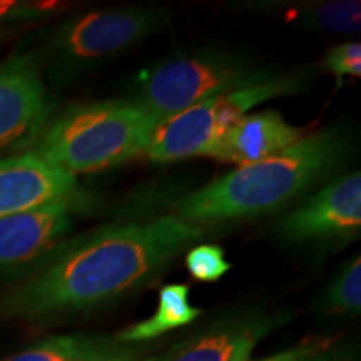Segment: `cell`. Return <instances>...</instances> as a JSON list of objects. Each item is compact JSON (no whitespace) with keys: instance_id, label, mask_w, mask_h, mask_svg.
I'll return each instance as SVG.
<instances>
[{"instance_id":"obj_1","label":"cell","mask_w":361,"mask_h":361,"mask_svg":"<svg viewBox=\"0 0 361 361\" xmlns=\"http://www.w3.org/2000/svg\"><path fill=\"white\" fill-rule=\"evenodd\" d=\"M207 231L174 214L104 226L0 298V316L40 319L102 308L154 283Z\"/></svg>"},{"instance_id":"obj_2","label":"cell","mask_w":361,"mask_h":361,"mask_svg":"<svg viewBox=\"0 0 361 361\" xmlns=\"http://www.w3.org/2000/svg\"><path fill=\"white\" fill-rule=\"evenodd\" d=\"M351 151L341 126L303 135L286 151L224 174L176 202L173 214L209 228L271 214L335 173Z\"/></svg>"},{"instance_id":"obj_3","label":"cell","mask_w":361,"mask_h":361,"mask_svg":"<svg viewBox=\"0 0 361 361\" xmlns=\"http://www.w3.org/2000/svg\"><path fill=\"white\" fill-rule=\"evenodd\" d=\"M157 123L130 99L80 104L51 121L30 151L72 176L99 173L144 154Z\"/></svg>"},{"instance_id":"obj_4","label":"cell","mask_w":361,"mask_h":361,"mask_svg":"<svg viewBox=\"0 0 361 361\" xmlns=\"http://www.w3.org/2000/svg\"><path fill=\"white\" fill-rule=\"evenodd\" d=\"M246 57L224 49H202L144 71L135 79L130 101L157 121L168 119L206 99L246 89L273 78Z\"/></svg>"},{"instance_id":"obj_5","label":"cell","mask_w":361,"mask_h":361,"mask_svg":"<svg viewBox=\"0 0 361 361\" xmlns=\"http://www.w3.org/2000/svg\"><path fill=\"white\" fill-rule=\"evenodd\" d=\"M166 19L159 8L134 6L97 8L62 22L49 42L51 78L71 82L144 42Z\"/></svg>"},{"instance_id":"obj_6","label":"cell","mask_w":361,"mask_h":361,"mask_svg":"<svg viewBox=\"0 0 361 361\" xmlns=\"http://www.w3.org/2000/svg\"><path fill=\"white\" fill-rule=\"evenodd\" d=\"M361 233L360 171L338 176L279 221L284 243H348Z\"/></svg>"},{"instance_id":"obj_7","label":"cell","mask_w":361,"mask_h":361,"mask_svg":"<svg viewBox=\"0 0 361 361\" xmlns=\"http://www.w3.org/2000/svg\"><path fill=\"white\" fill-rule=\"evenodd\" d=\"M52 104L30 54L0 61V154L34 146L51 123Z\"/></svg>"},{"instance_id":"obj_8","label":"cell","mask_w":361,"mask_h":361,"mask_svg":"<svg viewBox=\"0 0 361 361\" xmlns=\"http://www.w3.org/2000/svg\"><path fill=\"white\" fill-rule=\"evenodd\" d=\"M288 322V311L247 310L223 316L144 361H250L256 346Z\"/></svg>"},{"instance_id":"obj_9","label":"cell","mask_w":361,"mask_h":361,"mask_svg":"<svg viewBox=\"0 0 361 361\" xmlns=\"http://www.w3.org/2000/svg\"><path fill=\"white\" fill-rule=\"evenodd\" d=\"M78 178L34 151L0 157V219L52 204L79 206Z\"/></svg>"},{"instance_id":"obj_10","label":"cell","mask_w":361,"mask_h":361,"mask_svg":"<svg viewBox=\"0 0 361 361\" xmlns=\"http://www.w3.org/2000/svg\"><path fill=\"white\" fill-rule=\"evenodd\" d=\"M75 207L52 204L0 219V273L42 258L69 233Z\"/></svg>"},{"instance_id":"obj_11","label":"cell","mask_w":361,"mask_h":361,"mask_svg":"<svg viewBox=\"0 0 361 361\" xmlns=\"http://www.w3.org/2000/svg\"><path fill=\"white\" fill-rule=\"evenodd\" d=\"M303 129L268 109L243 116L219 135L209 157L226 164L250 166L286 151L303 137Z\"/></svg>"},{"instance_id":"obj_12","label":"cell","mask_w":361,"mask_h":361,"mask_svg":"<svg viewBox=\"0 0 361 361\" xmlns=\"http://www.w3.org/2000/svg\"><path fill=\"white\" fill-rule=\"evenodd\" d=\"M216 97L194 104L157 123L144 151L147 159L173 162L197 156L209 157L223 134Z\"/></svg>"},{"instance_id":"obj_13","label":"cell","mask_w":361,"mask_h":361,"mask_svg":"<svg viewBox=\"0 0 361 361\" xmlns=\"http://www.w3.org/2000/svg\"><path fill=\"white\" fill-rule=\"evenodd\" d=\"M152 346L119 341L116 335H54L4 361H141Z\"/></svg>"},{"instance_id":"obj_14","label":"cell","mask_w":361,"mask_h":361,"mask_svg":"<svg viewBox=\"0 0 361 361\" xmlns=\"http://www.w3.org/2000/svg\"><path fill=\"white\" fill-rule=\"evenodd\" d=\"M238 8L259 13H278L306 29L336 34L358 32L361 25V4L358 0H323V2H279L258 0L238 4Z\"/></svg>"},{"instance_id":"obj_15","label":"cell","mask_w":361,"mask_h":361,"mask_svg":"<svg viewBox=\"0 0 361 361\" xmlns=\"http://www.w3.org/2000/svg\"><path fill=\"white\" fill-rule=\"evenodd\" d=\"M189 293L191 290L184 283H171L162 286L157 295L154 314L121 329L119 333H116V338L133 345H146L166 333L194 323L202 314V310L191 305Z\"/></svg>"},{"instance_id":"obj_16","label":"cell","mask_w":361,"mask_h":361,"mask_svg":"<svg viewBox=\"0 0 361 361\" xmlns=\"http://www.w3.org/2000/svg\"><path fill=\"white\" fill-rule=\"evenodd\" d=\"M319 310L331 316H358L361 310V258L356 255L340 269L319 300Z\"/></svg>"},{"instance_id":"obj_17","label":"cell","mask_w":361,"mask_h":361,"mask_svg":"<svg viewBox=\"0 0 361 361\" xmlns=\"http://www.w3.org/2000/svg\"><path fill=\"white\" fill-rule=\"evenodd\" d=\"M59 2H29V0H0V34L11 35L20 25L34 24L64 11Z\"/></svg>"},{"instance_id":"obj_18","label":"cell","mask_w":361,"mask_h":361,"mask_svg":"<svg viewBox=\"0 0 361 361\" xmlns=\"http://www.w3.org/2000/svg\"><path fill=\"white\" fill-rule=\"evenodd\" d=\"M184 263L189 274L201 283L219 281L228 271L233 269V264L226 259V252L221 246L211 245H194L184 256Z\"/></svg>"},{"instance_id":"obj_19","label":"cell","mask_w":361,"mask_h":361,"mask_svg":"<svg viewBox=\"0 0 361 361\" xmlns=\"http://www.w3.org/2000/svg\"><path fill=\"white\" fill-rule=\"evenodd\" d=\"M268 361H353V351L328 341L311 340L268 356Z\"/></svg>"},{"instance_id":"obj_20","label":"cell","mask_w":361,"mask_h":361,"mask_svg":"<svg viewBox=\"0 0 361 361\" xmlns=\"http://www.w3.org/2000/svg\"><path fill=\"white\" fill-rule=\"evenodd\" d=\"M322 67L329 74L335 75L338 85L343 84L345 78H360L361 75V44L350 40L335 45L324 54Z\"/></svg>"},{"instance_id":"obj_21","label":"cell","mask_w":361,"mask_h":361,"mask_svg":"<svg viewBox=\"0 0 361 361\" xmlns=\"http://www.w3.org/2000/svg\"><path fill=\"white\" fill-rule=\"evenodd\" d=\"M8 37L7 34H0V42H2V40H6Z\"/></svg>"},{"instance_id":"obj_22","label":"cell","mask_w":361,"mask_h":361,"mask_svg":"<svg viewBox=\"0 0 361 361\" xmlns=\"http://www.w3.org/2000/svg\"><path fill=\"white\" fill-rule=\"evenodd\" d=\"M251 361V360H250ZM256 361H268V358H264V360H256Z\"/></svg>"}]
</instances>
